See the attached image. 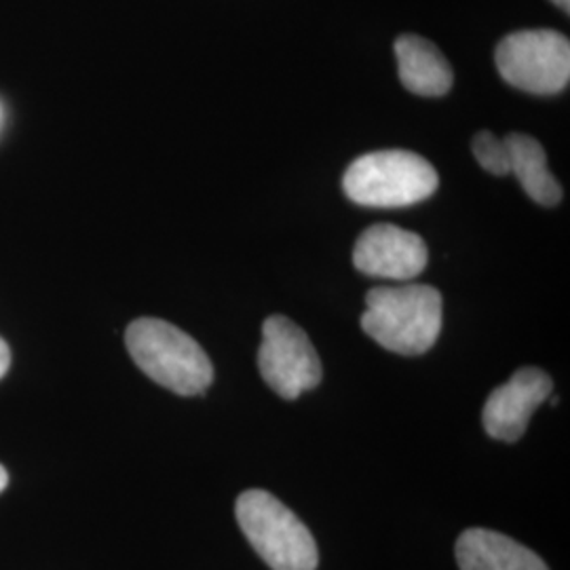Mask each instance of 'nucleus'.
<instances>
[{
    "mask_svg": "<svg viewBox=\"0 0 570 570\" xmlns=\"http://www.w3.org/2000/svg\"><path fill=\"white\" fill-rule=\"evenodd\" d=\"M444 320L442 294L423 284L374 287L366 294L362 327L397 355H423L438 343Z\"/></svg>",
    "mask_w": 570,
    "mask_h": 570,
    "instance_id": "1",
    "label": "nucleus"
},
{
    "mask_svg": "<svg viewBox=\"0 0 570 570\" xmlns=\"http://www.w3.org/2000/svg\"><path fill=\"white\" fill-rule=\"evenodd\" d=\"M125 345L148 379L178 395H204L214 381L204 346L164 320H136L125 332Z\"/></svg>",
    "mask_w": 570,
    "mask_h": 570,
    "instance_id": "2",
    "label": "nucleus"
},
{
    "mask_svg": "<svg viewBox=\"0 0 570 570\" xmlns=\"http://www.w3.org/2000/svg\"><path fill=\"white\" fill-rule=\"evenodd\" d=\"M237 524L271 570H317L320 550L311 530L266 490H245L235 505Z\"/></svg>",
    "mask_w": 570,
    "mask_h": 570,
    "instance_id": "3",
    "label": "nucleus"
},
{
    "mask_svg": "<svg viewBox=\"0 0 570 570\" xmlns=\"http://www.w3.org/2000/svg\"><path fill=\"white\" fill-rule=\"evenodd\" d=\"M438 171L416 153L379 150L348 165L343 178L346 197L364 207H407L438 190Z\"/></svg>",
    "mask_w": 570,
    "mask_h": 570,
    "instance_id": "4",
    "label": "nucleus"
},
{
    "mask_svg": "<svg viewBox=\"0 0 570 570\" xmlns=\"http://www.w3.org/2000/svg\"><path fill=\"white\" fill-rule=\"evenodd\" d=\"M497 68L511 87L553 96L569 87L570 42L556 30H520L499 42L494 53Z\"/></svg>",
    "mask_w": 570,
    "mask_h": 570,
    "instance_id": "5",
    "label": "nucleus"
},
{
    "mask_svg": "<svg viewBox=\"0 0 570 570\" xmlns=\"http://www.w3.org/2000/svg\"><path fill=\"white\" fill-rule=\"evenodd\" d=\"M258 370L266 385L284 400H298L322 383V360L305 330L284 315H271L263 324Z\"/></svg>",
    "mask_w": 570,
    "mask_h": 570,
    "instance_id": "6",
    "label": "nucleus"
},
{
    "mask_svg": "<svg viewBox=\"0 0 570 570\" xmlns=\"http://www.w3.org/2000/svg\"><path fill=\"white\" fill-rule=\"evenodd\" d=\"M429 263L428 244L421 235L395 225L366 228L353 249V265L367 277L410 282Z\"/></svg>",
    "mask_w": 570,
    "mask_h": 570,
    "instance_id": "7",
    "label": "nucleus"
},
{
    "mask_svg": "<svg viewBox=\"0 0 570 570\" xmlns=\"http://www.w3.org/2000/svg\"><path fill=\"white\" fill-rule=\"evenodd\" d=\"M553 383L541 367H520L505 385L494 389L484 404L482 423L492 440L513 444L529 428L537 407L550 400Z\"/></svg>",
    "mask_w": 570,
    "mask_h": 570,
    "instance_id": "8",
    "label": "nucleus"
},
{
    "mask_svg": "<svg viewBox=\"0 0 570 570\" xmlns=\"http://www.w3.org/2000/svg\"><path fill=\"white\" fill-rule=\"evenodd\" d=\"M454 551L461 570H550L534 551L494 530H465Z\"/></svg>",
    "mask_w": 570,
    "mask_h": 570,
    "instance_id": "9",
    "label": "nucleus"
},
{
    "mask_svg": "<svg viewBox=\"0 0 570 570\" xmlns=\"http://www.w3.org/2000/svg\"><path fill=\"white\" fill-rule=\"evenodd\" d=\"M395 58L402 85L410 94L423 98H442L449 94L454 72L433 42L416 35H404L395 41Z\"/></svg>",
    "mask_w": 570,
    "mask_h": 570,
    "instance_id": "10",
    "label": "nucleus"
},
{
    "mask_svg": "<svg viewBox=\"0 0 570 570\" xmlns=\"http://www.w3.org/2000/svg\"><path fill=\"white\" fill-rule=\"evenodd\" d=\"M513 174L534 204L556 207L562 202V186L548 167L546 148L527 134H510L505 140Z\"/></svg>",
    "mask_w": 570,
    "mask_h": 570,
    "instance_id": "11",
    "label": "nucleus"
},
{
    "mask_svg": "<svg viewBox=\"0 0 570 570\" xmlns=\"http://www.w3.org/2000/svg\"><path fill=\"white\" fill-rule=\"evenodd\" d=\"M471 150L475 161L492 176L501 178L510 174V157H508L505 142L499 140L492 131H480L471 142Z\"/></svg>",
    "mask_w": 570,
    "mask_h": 570,
    "instance_id": "12",
    "label": "nucleus"
},
{
    "mask_svg": "<svg viewBox=\"0 0 570 570\" xmlns=\"http://www.w3.org/2000/svg\"><path fill=\"white\" fill-rule=\"evenodd\" d=\"M9 366H11V351H9V345L0 338V379L7 374Z\"/></svg>",
    "mask_w": 570,
    "mask_h": 570,
    "instance_id": "13",
    "label": "nucleus"
},
{
    "mask_svg": "<svg viewBox=\"0 0 570 570\" xmlns=\"http://www.w3.org/2000/svg\"><path fill=\"white\" fill-rule=\"evenodd\" d=\"M7 482H9V473H7V469L0 465V492L7 489Z\"/></svg>",
    "mask_w": 570,
    "mask_h": 570,
    "instance_id": "14",
    "label": "nucleus"
},
{
    "mask_svg": "<svg viewBox=\"0 0 570 570\" xmlns=\"http://www.w3.org/2000/svg\"><path fill=\"white\" fill-rule=\"evenodd\" d=\"M556 7H560L564 13H569L570 11V0H551Z\"/></svg>",
    "mask_w": 570,
    "mask_h": 570,
    "instance_id": "15",
    "label": "nucleus"
}]
</instances>
